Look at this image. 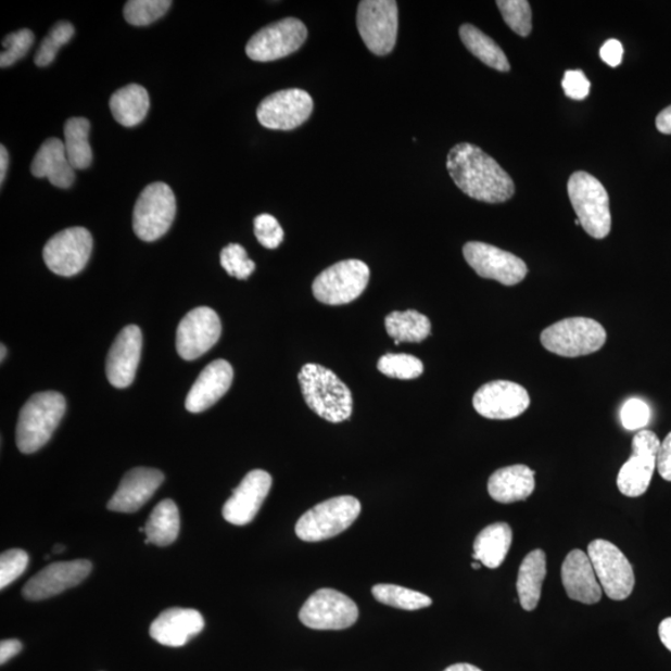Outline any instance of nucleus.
<instances>
[{"label":"nucleus","mask_w":671,"mask_h":671,"mask_svg":"<svg viewBox=\"0 0 671 671\" xmlns=\"http://www.w3.org/2000/svg\"><path fill=\"white\" fill-rule=\"evenodd\" d=\"M561 578L567 596L572 600L583 605H596L600 600L604 590L588 555L582 549H573L566 556Z\"/></svg>","instance_id":"nucleus-23"},{"label":"nucleus","mask_w":671,"mask_h":671,"mask_svg":"<svg viewBox=\"0 0 671 671\" xmlns=\"http://www.w3.org/2000/svg\"><path fill=\"white\" fill-rule=\"evenodd\" d=\"M369 268L360 261L336 263L322 271L313 283L315 297L325 305H346L364 294L369 281Z\"/></svg>","instance_id":"nucleus-8"},{"label":"nucleus","mask_w":671,"mask_h":671,"mask_svg":"<svg viewBox=\"0 0 671 671\" xmlns=\"http://www.w3.org/2000/svg\"><path fill=\"white\" fill-rule=\"evenodd\" d=\"M463 254L480 278L496 280L505 287L518 286L529 273L519 256L486 243L469 242Z\"/></svg>","instance_id":"nucleus-15"},{"label":"nucleus","mask_w":671,"mask_h":671,"mask_svg":"<svg viewBox=\"0 0 671 671\" xmlns=\"http://www.w3.org/2000/svg\"><path fill=\"white\" fill-rule=\"evenodd\" d=\"M656 125L659 132L671 135V105L660 112Z\"/></svg>","instance_id":"nucleus-49"},{"label":"nucleus","mask_w":671,"mask_h":671,"mask_svg":"<svg viewBox=\"0 0 671 671\" xmlns=\"http://www.w3.org/2000/svg\"><path fill=\"white\" fill-rule=\"evenodd\" d=\"M90 123L88 118L73 117L64 126L65 151L74 169L89 168L92 150L89 142Z\"/></svg>","instance_id":"nucleus-34"},{"label":"nucleus","mask_w":671,"mask_h":671,"mask_svg":"<svg viewBox=\"0 0 671 671\" xmlns=\"http://www.w3.org/2000/svg\"><path fill=\"white\" fill-rule=\"evenodd\" d=\"M176 195L162 182L145 187L134 210V231L143 242H154L167 233L176 218Z\"/></svg>","instance_id":"nucleus-7"},{"label":"nucleus","mask_w":671,"mask_h":671,"mask_svg":"<svg viewBox=\"0 0 671 671\" xmlns=\"http://www.w3.org/2000/svg\"><path fill=\"white\" fill-rule=\"evenodd\" d=\"M112 116L119 125L134 127L143 122L150 110L148 90L141 85L131 84L117 90L110 100Z\"/></svg>","instance_id":"nucleus-30"},{"label":"nucleus","mask_w":671,"mask_h":671,"mask_svg":"<svg viewBox=\"0 0 671 671\" xmlns=\"http://www.w3.org/2000/svg\"><path fill=\"white\" fill-rule=\"evenodd\" d=\"M165 480L163 472L151 468H136L127 472L117 492L111 497L107 509L132 514L150 501Z\"/></svg>","instance_id":"nucleus-22"},{"label":"nucleus","mask_w":671,"mask_h":671,"mask_svg":"<svg viewBox=\"0 0 671 671\" xmlns=\"http://www.w3.org/2000/svg\"><path fill=\"white\" fill-rule=\"evenodd\" d=\"M34 42V34L28 29H22L10 34L3 40L4 51L0 54V66H12L27 55Z\"/></svg>","instance_id":"nucleus-42"},{"label":"nucleus","mask_w":671,"mask_h":671,"mask_svg":"<svg viewBox=\"0 0 671 671\" xmlns=\"http://www.w3.org/2000/svg\"><path fill=\"white\" fill-rule=\"evenodd\" d=\"M357 29L371 53L384 56L397 42L398 5L393 0H364L358 5Z\"/></svg>","instance_id":"nucleus-9"},{"label":"nucleus","mask_w":671,"mask_h":671,"mask_svg":"<svg viewBox=\"0 0 671 671\" xmlns=\"http://www.w3.org/2000/svg\"><path fill=\"white\" fill-rule=\"evenodd\" d=\"M301 623L316 631H342L354 625L358 607L343 593L322 588L309 596L299 615Z\"/></svg>","instance_id":"nucleus-11"},{"label":"nucleus","mask_w":671,"mask_h":671,"mask_svg":"<svg viewBox=\"0 0 671 671\" xmlns=\"http://www.w3.org/2000/svg\"><path fill=\"white\" fill-rule=\"evenodd\" d=\"M142 354V332L139 326L128 325L118 333L106 359L109 382L115 389H126L135 381Z\"/></svg>","instance_id":"nucleus-21"},{"label":"nucleus","mask_w":671,"mask_h":671,"mask_svg":"<svg viewBox=\"0 0 671 671\" xmlns=\"http://www.w3.org/2000/svg\"><path fill=\"white\" fill-rule=\"evenodd\" d=\"M360 514V503L354 496H338L317 504L301 516L296 535L305 542H320L339 536Z\"/></svg>","instance_id":"nucleus-6"},{"label":"nucleus","mask_w":671,"mask_h":671,"mask_svg":"<svg viewBox=\"0 0 671 671\" xmlns=\"http://www.w3.org/2000/svg\"><path fill=\"white\" fill-rule=\"evenodd\" d=\"M587 555L606 596L624 600L632 595L635 575L621 549L607 540H595L588 545Z\"/></svg>","instance_id":"nucleus-10"},{"label":"nucleus","mask_w":671,"mask_h":671,"mask_svg":"<svg viewBox=\"0 0 671 671\" xmlns=\"http://www.w3.org/2000/svg\"><path fill=\"white\" fill-rule=\"evenodd\" d=\"M170 5L169 0H131L125 5V20L136 27H144L161 20Z\"/></svg>","instance_id":"nucleus-37"},{"label":"nucleus","mask_w":671,"mask_h":671,"mask_svg":"<svg viewBox=\"0 0 671 671\" xmlns=\"http://www.w3.org/2000/svg\"><path fill=\"white\" fill-rule=\"evenodd\" d=\"M29 556L20 548L8 549L0 556V590L10 586L27 570Z\"/></svg>","instance_id":"nucleus-41"},{"label":"nucleus","mask_w":671,"mask_h":671,"mask_svg":"<svg viewBox=\"0 0 671 671\" xmlns=\"http://www.w3.org/2000/svg\"><path fill=\"white\" fill-rule=\"evenodd\" d=\"M180 528L179 511L175 502L170 498L161 502L150 515L145 523V544L166 547L178 537Z\"/></svg>","instance_id":"nucleus-31"},{"label":"nucleus","mask_w":671,"mask_h":671,"mask_svg":"<svg viewBox=\"0 0 671 671\" xmlns=\"http://www.w3.org/2000/svg\"><path fill=\"white\" fill-rule=\"evenodd\" d=\"M567 189L584 231L596 239L608 237L612 229V215L605 186L587 172L580 170L570 177Z\"/></svg>","instance_id":"nucleus-4"},{"label":"nucleus","mask_w":671,"mask_h":671,"mask_svg":"<svg viewBox=\"0 0 671 671\" xmlns=\"http://www.w3.org/2000/svg\"><path fill=\"white\" fill-rule=\"evenodd\" d=\"M657 468L662 479L671 481V432L660 444Z\"/></svg>","instance_id":"nucleus-47"},{"label":"nucleus","mask_w":671,"mask_h":671,"mask_svg":"<svg viewBox=\"0 0 671 671\" xmlns=\"http://www.w3.org/2000/svg\"><path fill=\"white\" fill-rule=\"evenodd\" d=\"M622 425L626 430H638L647 426L650 420V408L640 398H631L621 409Z\"/></svg>","instance_id":"nucleus-44"},{"label":"nucleus","mask_w":671,"mask_h":671,"mask_svg":"<svg viewBox=\"0 0 671 671\" xmlns=\"http://www.w3.org/2000/svg\"><path fill=\"white\" fill-rule=\"evenodd\" d=\"M385 330L394 340L395 345L402 342L419 343L428 338L432 331V324L426 315L416 309H407V312H394L387 316Z\"/></svg>","instance_id":"nucleus-33"},{"label":"nucleus","mask_w":671,"mask_h":671,"mask_svg":"<svg viewBox=\"0 0 671 671\" xmlns=\"http://www.w3.org/2000/svg\"><path fill=\"white\" fill-rule=\"evenodd\" d=\"M599 54L607 65L612 67L621 65L624 54L622 42L617 39L607 40L600 48Z\"/></svg>","instance_id":"nucleus-46"},{"label":"nucleus","mask_w":671,"mask_h":671,"mask_svg":"<svg viewBox=\"0 0 671 671\" xmlns=\"http://www.w3.org/2000/svg\"><path fill=\"white\" fill-rule=\"evenodd\" d=\"M273 485L269 472L253 470L246 474L233 495L223 506V518L236 527H245L259 512Z\"/></svg>","instance_id":"nucleus-20"},{"label":"nucleus","mask_w":671,"mask_h":671,"mask_svg":"<svg viewBox=\"0 0 671 671\" xmlns=\"http://www.w3.org/2000/svg\"><path fill=\"white\" fill-rule=\"evenodd\" d=\"M306 39V25L296 18H286L257 31L248 42L246 55L254 62H275L294 54Z\"/></svg>","instance_id":"nucleus-13"},{"label":"nucleus","mask_w":671,"mask_h":671,"mask_svg":"<svg viewBox=\"0 0 671 671\" xmlns=\"http://www.w3.org/2000/svg\"><path fill=\"white\" fill-rule=\"evenodd\" d=\"M606 341L605 327L588 317L565 318L541 333L542 346L557 356L570 358L595 354Z\"/></svg>","instance_id":"nucleus-5"},{"label":"nucleus","mask_w":671,"mask_h":671,"mask_svg":"<svg viewBox=\"0 0 671 671\" xmlns=\"http://www.w3.org/2000/svg\"><path fill=\"white\" fill-rule=\"evenodd\" d=\"M498 11L510 29L527 38L532 30V11L528 0H498Z\"/></svg>","instance_id":"nucleus-38"},{"label":"nucleus","mask_w":671,"mask_h":671,"mask_svg":"<svg viewBox=\"0 0 671 671\" xmlns=\"http://www.w3.org/2000/svg\"><path fill=\"white\" fill-rule=\"evenodd\" d=\"M75 29L71 23L60 22L50 30L48 37L41 41L34 62L40 67H46L54 62L58 51L74 37Z\"/></svg>","instance_id":"nucleus-39"},{"label":"nucleus","mask_w":671,"mask_h":671,"mask_svg":"<svg viewBox=\"0 0 671 671\" xmlns=\"http://www.w3.org/2000/svg\"><path fill=\"white\" fill-rule=\"evenodd\" d=\"M660 441L651 430H641L633 438V454L617 478L619 492L628 497H638L647 493L654 470L657 468Z\"/></svg>","instance_id":"nucleus-14"},{"label":"nucleus","mask_w":671,"mask_h":671,"mask_svg":"<svg viewBox=\"0 0 671 671\" xmlns=\"http://www.w3.org/2000/svg\"><path fill=\"white\" fill-rule=\"evenodd\" d=\"M546 574V554L542 549L531 550L523 558L518 574V582H516L520 605L528 612H531V610L536 609L539 606Z\"/></svg>","instance_id":"nucleus-28"},{"label":"nucleus","mask_w":671,"mask_h":671,"mask_svg":"<svg viewBox=\"0 0 671 671\" xmlns=\"http://www.w3.org/2000/svg\"><path fill=\"white\" fill-rule=\"evenodd\" d=\"M233 378V367L228 360H214L203 369L189 391L186 400L187 410L201 413L213 407L229 391Z\"/></svg>","instance_id":"nucleus-25"},{"label":"nucleus","mask_w":671,"mask_h":671,"mask_svg":"<svg viewBox=\"0 0 671 671\" xmlns=\"http://www.w3.org/2000/svg\"><path fill=\"white\" fill-rule=\"evenodd\" d=\"M471 566H472V569H474V570H480L481 569V564L478 562V561L472 564Z\"/></svg>","instance_id":"nucleus-54"},{"label":"nucleus","mask_w":671,"mask_h":671,"mask_svg":"<svg viewBox=\"0 0 671 671\" xmlns=\"http://www.w3.org/2000/svg\"><path fill=\"white\" fill-rule=\"evenodd\" d=\"M66 547L64 545H55L53 548V554H62Z\"/></svg>","instance_id":"nucleus-53"},{"label":"nucleus","mask_w":671,"mask_h":671,"mask_svg":"<svg viewBox=\"0 0 671 671\" xmlns=\"http://www.w3.org/2000/svg\"><path fill=\"white\" fill-rule=\"evenodd\" d=\"M221 334V322L211 307H197L188 313L177 329L176 346L186 360L200 358L217 343Z\"/></svg>","instance_id":"nucleus-17"},{"label":"nucleus","mask_w":671,"mask_h":671,"mask_svg":"<svg viewBox=\"0 0 671 671\" xmlns=\"http://www.w3.org/2000/svg\"><path fill=\"white\" fill-rule=\"evenodd\" d=\"M472 406L481 417L495 420L518 418L530 407V395L522 385L494 381L480 387Z\"/></svg>","instance_id":"nucleus-18"},{"label":"nucleus","mask_w":671,"mask_h":671,"mask_svg":"<svg viewBox=\"0 0 671 671\" xmlns=\"http://www.w3.org/2000/svg\"><path fill=\"white\" fill-rule=\"evenodd\" d=\"M220 264L230 277L246 280L255 271L256 265L249 259L242 245L229 244L220 253Z\"/></svg>","instance_id":"nucleus-40"},{"label":"nucleus","mask_w":671,"mask_h":671,"mask_svg":"<svg viewBox=\"0 0 671 671\" xmlns=\"http://www.w3.org/2000/svg\"><path fill=\"white\" fill-rule=\"evenodd\" d=\"M204 630V618L195 609L169 608L150 628L154 641L166 647H183Z\"/></svg>","instance_id":"nucleus-24"},{"label":"nucleus","mask_w":671,"mask_h":671,"mask_svg":"<svg viewBox=\"0 0 671 671\" xmlns=\"http://www.w3.org/2000/svg\"><path fill=\"white\" fill-rule=\"evenodd\" d=\"M254 233L266 249H277L283 240V230L277 218L270 214H261L254 219Z\"/></svg>","instance_id":"nucleus-43"},{"label":"nucleus","mask_w":671,"mask_h":671,"mask_svg":"<svg viewBox=\"0 0 671 671\" xmlns=\"http://www.w3.org/2000/svg\"><path fill=\"white\" fill-rule=\"evenodd\" d=\"M446 168L454 183L472 200L496 204L515 194L509 174L476 144H455L447 154Z\"/></svg>","instance_id":"nucleus-1"},{"label":"nucleus","mask_w":671,"mask_h":671,"mask_svg":"<svg viewBox=\"0 0 671 671\" xmlns=\"http://www.w3.org/2000/svg\"><path fill=\"white\" fill-rule=\"evenodd\" d=\"M314 111V100L300 89L281 90L265 98L256 116L270 130L290 131L304 125Z\"/></svg>","instance_id":"nucleus-16"},{"label":"nucleus","mask_w":671,"mask_h":671,"mask_svg":"<svg viewBox=\"0 0 671 671\" xmlns=\"http://www.w3.org/2000/svg\"><path fill=\"white\" fill-rule=\"evenodd\" d=\"M459 34L463 45L466 46L470 53L478 58L481 63L495 68L497 72H510L511 66L504 50L498 47L492 38L488 37L486 34L471 24L461 25Z\"/></svg>","instance_id":"nucleus-32"},{"label":"nucleus","mask_w":671,"mask_h":671,"mask_svg":"<svg viewBox=\"0 0 671 671\" xmlns=\"http://www.w3.org/2000/svg\"><path fill=\"white\" fill-rule=\"evenodd\" d=\"M659 638L666 648L671 651V617L666 618L659 625Z\"/></svg>","instance_id":"nucleus-50"},{"label":"nucleus","mask_w":671,"mask_h":671,"mask_svg":"<svg viewBox=\"0 0 671 671\" xmlns=\"http://www.w3.org/2000/svg\"><path fill=\"white\" fill-rule=\"evenodd\" d=\"M5 356H7V349H5L4 345H2V363H3L4 358H5Z\"/></svg>","instance_id":"nucleus-55"},{"label":"nucleus","mask_w":671,"mask_h":671,"mask_svg":"<svg viewBox=\"0 0 671 671\" xmlns=\"http://www.w3.org/2000/svg\"><path fill=\"white\" fill-rule=\"evenodd\" d=\"M31 174L37 178H48L58 188L72 187L75 169L67 159L65 144L59 139H50L41 148L31 163Z\"/></svg>","instance_id":"nucleus-27"},{"label":"nucleus","mask_w":671,"mask_h":671,"mask_svg":"<svg viewBox=\"0 0 671 671\" xmlns=\"http://www.w3.org/2000/svg\"><path fill=\"white\" fill-rule=\"evenodd\" d=\"M93 240L83 227L68 228L49 240L42 251L48 268L60 277L71 278L88 265Z\"/></svg>","instance_id":"nucleus-12"},{"label":"nucleus","mask_w":671,"mask_h":671,"mask_svg":"<svg viewBox=\"0 0 671 671\" xmlns=\"http://www.w3.org/2000/svg\"><path fill=\"white\" fill-rule=\"evenodd\" d=\"M372 595L380 604L403 610L423 609L433 604L432 598L425 593L397 586V584H376Z\"/></svg>","instance_id":"nucleus-35"},{"label":"nucleus","mask_w":671,"mask_h":671,"mask_svg":"<svg viewBox=\"0 0 671 671\" xmlns=\"http://www.w3.org/2000/svg\"><path fill=\"white\" fill-rule=\"evenodd\" d=\"M444 671H483L476 666L467 664V662H459V664L451 666Z\"/></svg>","instance_id":"nucleus-52"},{"label":"nucleus","mask_w":671,"mask_h":671,"mask_svg":"<svg viewBox=\"0 0 671 671\" xmlns=\"http://www.w3.org/2000/svg\"><path fill=\"white\" fill-rule=\"evenodd\" d=\"M512 544V530L506 522L489 524L474 542V559L488 569H498Z\"/></svg>","instance_id":"nucleus-29"},{"label":"nucleus","mask_w":671,"mask_h":671,"mask_svg":"<svg viewBox=\"0 0 671 671\" xmlns=\"http://www.w3.org/2000/svg\"><path fill=\"white\" fill-rule=\"evenodd\" d=\"M23 649V644L18 640H7L0 643V664L4 666Z\"/></svg>","instance_id":"nucleus-48"},{"label":"nucleus","mask_w":671,"mask_h":671,"mask_svg":"<svg viewBox=\"0 0 671 671\" xmlns=\"http://www.w3.org/2000/svg\"><path fill=\"white\" fill-rule=\"evenodd\" d=\"M91 571L92 564L88 559L50 565L25 584L23 596L28 600H42L58 596L88 579Z\"/></svg>","instance_id":"nucleus-19"},{"label":"nucleus","mask_w":671,"mask_h":671,"mask_svg":"<svg viewBox=\"0 0 671 671\" xmlns=\"http://www.w3.org/2000/svg\"><path fill=\"white\" fill-rule=\"evenodd\" d=\"M535 485V471L518 464L496 470L489 479L488 492L496 503L514 504L527 501Z\"/></svg>","instance_id":"nucleus-26"},{"label":"nucleus","mask_w":671,"mask_h":671,"mask_svg":"<svg viewBox=\"0 0 671 671\" xmlns=\"http://www.w3.org/2000/svg\"><path fill=\"white\" fill-rule=\"evenodd\" d=\"M378 371L397 380H415L425 372V365L407 354H387L378 360Z\"/></svg>","instance_id":"nucleus-36"},{"label":"nucleus","mask_w":671,"mask_h":671,"mask_svg":"<svg viewBox=\"0 0 671 671\" xmlns=\"http://www.w3.org/2000/svg\"><path fill=\"white\" fill-rule=\"evenodd\" d=\"M299 382L307 406L318 417L331 423L350 419L354 398L349 387L331 369L307 364L301 368Z\"/></svg>","instance_id":"nucleus-2"},{"label":"nucleus","mask_w":671,"mask_h":671,"mask_svg":"<svg viewBox=\"0 0 671 671\" xmlns=\"http://www.w3.org/2000/svg\"><path fill=\"white\" fill-rule=\"evenodd\" d=\"M66 410L63 394L40 392L24 404L16 425V445L24 454L41 450L53 436Z\"/></svg>","instance_id":"nucleus-3"},{"label":"nucleus","mask_w":671,"mask_h":671,"mask_svg":"<svg viewBox=\"0 0 671 671\" xmlns=\"http://www.w3.org/2000/svg\"><path fill=\"white\" fill-rule=\"evenodd\" d=\"M8 163H10V159H8V151L4 145H2V148H0V183H4Z\"/></svg>","instance_id":"nucleus-51"},{"label":"nucleus","mask_w":671,"mask_h":671,"mask_svg":"<svg viewBox=\"0 0 671 671\" xmlns=\"http://www.w3.org/2000/svg\"><path fill=\"white\" fill-rule=\"evenodd\" d=\"M562 88L566 97L581 101L588 97L591 83L583 72L569 71L565 73Z\"/></svg>","instance_id":"nucleus-45"}]
</instances>
